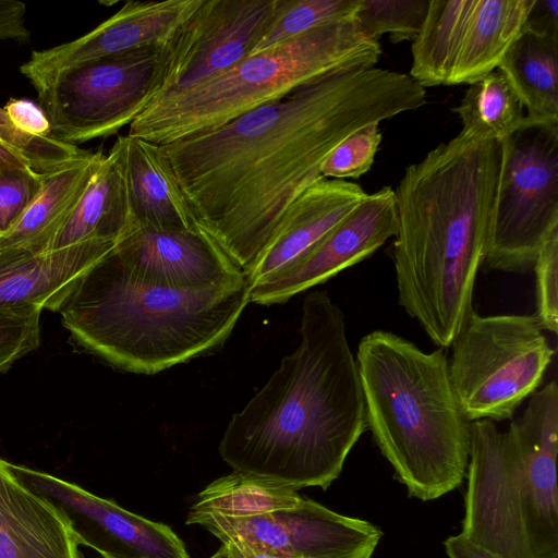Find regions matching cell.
I'll return each mask as SVG.
<instances>
[{"mask_svg":"<svg viewBox=\"0 0 558 558\" xmlns=\"http://www.w3.org/2000/svg\"><path fill=\"white\" fill-rule=\"evenodd\" d=\"M362 0H278L275 15L251 54L304 34L319 25L355 19Z\"/></svg>","mask_w":558,"mask_h":558,"instance_id":"83f0119b","label":"cell"},{"mask_svg":"<svg viewBox=\"0 0 558 558\" xmlns=\"http://www.w3.org/2000/svg\"><path fill=\"white\" fill-rule=\"evenodd\" d=\"M429 0H362L355 15L360 29L378 40L388 34L393 44L417 36L427 13Z\"/></svg>","mask_w":558,"mask_h":558,"instance_id":"f1b7e54d","label":"cell"},{"mask_svg":"<svg viewBox=\"0 0 558 558\" xmlns=\"http://www.w3.org/2000/svg\"><path fill=\"white\" fill-rule=\"evenodd\" d=\"M112 250L58 312L82 347L118 368L151 375L218 349L250 302L247 278L205 288L159 286L130 271Z\"/></svg>","mask_w":558,"mask_h":558,"instance_id":"277c9868","label":"cell"},{"mask_svg":"<svg viewBox=\"0 0 558 558\" xmlns=\"http://www.w3.org/2000/svg\"><path fill=\"white\" fill-rule=\"evenodd\" d=\"M536 313L543 330L557 333L558 320V228L543 243L533 268Z\"/></svg>","mask_w":558,"mask_h":558,"instance_id":"1f68e13d","label":"cell"},{"mask_svg":"<svg viewBox=\"0 0 558 558\" xmlns=\"http://www.w3.org/2000/svg\"><path fill=\"white\" fill-rule=\"evenodd\" d=\"M558 228V122L524 121L501 142L483 270L525 274Z\"/></svg>","mask_w":558,"mask_h":558,"instance_id":"9c48e42d","label":"cell"},{"mask_svg":"<svg viewBox=\"0 0 558 558\" xmlns=\"http://www.w3.org/2000/svg\"><path fill=\"white\" fill-rule=\"evenodd\" d=\"M202 0L128 1L84 36L34 51L21 72L38 92L61 72L89 61L162 46Z\"/></svg>","mask_w":558,"mask_h":558,"instance_id":"9a60e30c","label":"cell"},{"mask_svg":"<svg viewBox=\"0 0 558 558\" xmlns=\"http://www.w3.org/2000/svg\"><path fill=\"white\" fill-rule=\"evenodd\" d=\"M380 56L378 40L366 36L355 19L329 22L155 99L133 120L128 135L167 145L215 131L302 84L374 68Z\"/></svg>","mask_w":558,"mask_h":558,"instance_id":"52a82bcc","label":"cell"},{"mask_svg":"<svg viewBox=\"0 0 558 558\" xmlns=\"http://www.w3.org/2000/svg\"><path fill=\"white\" fill-rule=\"evenodd\" d=\"M367 193L348 180L322 178L289 207L272 240L246 275L251 287L284 270L342 221Z\"/></svg>","mask_w":558,"mask_h":558,"instance_id":"ac0fdd59","label":"cell"},{"mask_svg":"<svg viewBox=\"0 0 558 558\" xmlns=\"http://www.w3.org/2000/svg\"><path fill=\"white\" fill-rule=\"evenodd\" d=\"M449 375L470 422L512 418L555 355L535 315H468L451 344Z\"/></svg>","mask_w":558,"mask_h":558,"instance_id":"ba28073f","label":"cell"},{"mask_svg":"<svg viewBox=\"0 0 558 558\" xmlns=\"http://www.w3.org/2000/svg\"><path fill=\"white\" fill-rule=\"evenodd\" d=\"M221 543L228 548L232 558H282L255 548L240 539L228 538L222 539Z\"/></svg>","mask_w":558,"mask_h":558,"instance_id":"f35d334b","label":"cell"},{"mask_svg":"<svg viewBox=\"0 0 558 558\" xmlns=\"http://www.w3.org/2000/svg\"><path fill=\"white\" fill-rule=\"evenodd\" d=\"M379 124L366 125L338 144L320 167L326 179H357L369 171L381 143Z\"/></svg>","mask_w":558,"mask_h":558,"instance_id":"4dcf8cb0","label":"cell"},{"mask_svg":"<svg viewBox=\"0 0 558 558\" xmlns=\"http://www.w3.org/2000/svg\"><path fill=\"white\" fill-rule=\"evenodd\" d=\"M558 386L535 391L501 433L470 425L461 535L506 558L558 557Z\"/></svg>","mask_w":558,"mask_h":558,"instance_id":"8992f818","label":"cell"},{"mask_svg":"<svg viewBox=\"0 0 558 558\" xmlns=\"http://www.w3.org/2000/svg\"><path fill=\"white\" fill-rule=\"evenodd\" d=\"M209 558H232L228 548L222 545L211 557Z\"/></svg>","mask_w":558,"mask_h":558,"instance_id":"60d3db41","label":"cell"},{"mask_svg":"<svg viewBox=\"0 0 558 558\" xmlns=\"http://www.w3.org/2000/svg\"><path fill=\"white\" fill-rule=\"evenodd\" d=\"M277 5L278 0H202L161 46L157 98L198 84L250 56Z\"/></svg>","mask_w":558,"mask_h":558,"instance_id":"7c38bea8","label":"cell"},{"mask_svg":"<svg viewBox=\"0 0 558 558\" xmlns=\"http://www.w3.org/2000/svg\"><path fill=\"white\" fill-rule=\"evenodd\" d=\"M497 69L514 88L527 118L558 122V37L524 26Z\"/></svg>","mask_w":558,"mask_h":558,"instance_id":"cb8c5ba5","label":"cell"},{"mask_svg":"<svg viewBox=\"0 0 558 558\" xmlns=\"http://www.w3.org/2000/svg\"><path fill=\"white\" fill-rule=\"evenodd\" d=\"M40 311H0V373L37 349Z\"/></svg>","mask_w":558,"mask_h":558,"instance_id":"d6a6232c","label":"cell"},{"mask_svg":"<svg viewBox=\"0 0 558 558\" xmlns=\"http://www.w3.org/2000/svg\"><path fill=\"white\" fill-rule=\"evenodd\" d=\"M301 340L264 387L234 413L219 445L232 471L299 490L327 489L367 429L344 316L326 291L302 304Z\"/></svg>","mask_w":558,"mask_h":558,"instance_id":"7a4b0ae2","label":"cell"},{"mask_svg":"<svg viewBox=\"0 0 558 558\" xmlns=\"http://www.w3.org/2000/svg\"><path fill=\"white\" fill-rule=\"evenodd\" d=\"M28 168L32 169L25 157L0 140V173Z\"/></svg>","mask_w":558,"mask_h":558,"instance_id":"ab89813d","label":"cell"},{"mask_svg":"<svg viewBox=\"0 0 558 558\" xmlns=\"http://www.w3.org/2000/svg\"><path fill=\"white\" fill-rule=\"evenodd\" d=\"M425 104L426 88L409 74L345 71L160 148L198 227L247 275L338 144Z\"/></svg>","mask_w":558,"mask_h":558,"instance_id":"6da1fadb","label":"cell"},{"mask_svg":"<svg viewBox=\"0 0 558 558\" xmlns=\"http://www.w3.org/2000/svg\"><path fill=\"white\" fill-rule=\"evenodd\" d=\"M133 226L122 150L117 140L47 251L62 250L90 240L119 241Z\"/></svg>","mask_w":558,"mask_h":558,"instance_id":"44dd1931","label":"cell"},{"mask_svg":"<svg viewBox=\"0 0 558 558\" xmlns=\"http://www.w3.org/2000/svg\"><path fill=\"white\" fill-rule=\"evenodd\" d=\"M43 175L31 168L0 173V235L33 202L41 186Z\"/></svg>","mask_w":558,"mask_h":558,"instance_id":"836d02e7","label":"cell"},{"mask_svg":"<svg viewBox=\"0 0 558 558\" xmlns=\"http://www.w3.org/2000/svg\"><path fill=\"white\" fill-rule=\"evenodd\" d=\"M396 230L395 192L390 186H383L367 194L295 263L251 287L250 302L260 305L283 303L367 258L395 236Z\"/></svg>","mask_w":558,"mask_h":558,"instance_id":"5bb4252c","label":"cell"},{"mask_svg":"<svg viewBox=\"0 0 558 558\" xmlns=\"http://www.w3.org/2000/svg\"><path fill=\"white\" fill-rule=\"evenodd\" d=\"M186 524L201 525L220 541L240 539L282 558H371L383 536L371 522L307 498L292 508L258 515L190 510Z\"/></svg>","mask_w":558,"mask_h":558,"instance_id":"8fae6325","label":"cell"},{"mask_svg":"<svg viewBox=\"0 0 558 558\" xmlns=\"http://www.w3.org/2000/svg\"><path fill=\"white\" fill-rule=\"evenodd\" d=\"M444 546L449 558H506L461 534L446 538Z\"/></svg>","mask_w":558,"mask_h":558,"instance_id":"74e56055","label":"cell"},{"mask_svg":"<svg viewBox=\"0 0 558 558\" xmlns=\"http://www.w3.org/2000/svg\"><path fill=\"white\" fill-rule=\"evenodd\" d=\"M137 277L171 288H205L247 278L202 228L133 226L112 250Z\"/></svg>","mask_w":558,"mask_h":558,"instance_id":"2e32d148","label":"cell"},{"mask_svg":"<svg viewBox=\"0 0 558 558\" xmlns=\"http://www.w3.org/2000/svg\"><path fill=\"white\" fill-rule=\"evenodd\" d=\"M124 183L134 226L196 229V218L160 145L122 135Z\"/></svg>","mask_w":558,"mask_h":558,"instance_id":"ffe728a7","label":"cell"},{"mask_svg":"<svg viewBox=\"0 0 558 558\" xmlns=\"http://www.w3.org/2000/svg\"><path fill=\"white\" fill-rule=\"evenodd\" d=\"M523 109L508 78L496 69L470 84L452 111L461 121V136L501 143L524 121Z\"/></svg>","mask_w":558,"mask_h":558,"instance_id":"484cf974","label":"cell"},{"mask_svg":"<svg viewBox=\"0 0 558 558\" xmlns=\"http://www.w3.org/2000/svg\"><path fill=\"white\" fill-rule=\"evenodd\" d=\"M303 497L276 481L232 471L208 484L190 510L231 517L270 513L296 506Z\"/></svg>","mask_w":558,"mask_h":558,"instance_id":"4316f807","label":"cell"},{"mask_svg":"<svg viewBox=\"0 0 558 558\" xmlns=\"http://www.w3.org/2000/svg\"><path fill=\"white\" fill-rule=\"evenodd\" d=\"M533 3L474 0L448 85H470L496 70L524 28Z\"/></svg>","mask_w":558,"mask_h":558,"instance_id":"603a6c76","label":"cell"},{"mask_svg":"<svg viewBox=\"0 0 558 558\" xmlns=\"http://www.w3.org/2000/svg\"><path fill=\"white\" fill-rule=\"evenodd\" d=\"M474 0H429L412 41L410 76L424 88L448 85Z\"/></svg>","mask_w":558,"mask_h":558,"instance_id":"d4e9b609","label":"cell"},{"mask_svg":"<svg viewBox=\"0 0 558 558\" xmlns=\"http://www.w3.org/2000/svg\"><path fill=\"white\" fill-rule=\"evenodd\" d=\"M0 140L20 153L34 171L46 174L73 161L88 150L52 137L33 136L19 131L0 108Z\"/></svg>","mask_w":558,"mask_h":558,"instance_id":"f546056e","label":"cell"},{"mask_svg":"<svg viewBox=\"0 0 558 558\" xmlns=\"http://www.w3.org/2000/svg\"><path fill=\"white\" fill-rule=\"evenodd\" d=\"M117 242L90 240L57 251L0 245V311H58L82 276Z\"/></svg>","mask_w":558,"mask_h":558,"instance_id":"e0dca14e","label":"cell"},{"mask_svg":"<svg viewBox=\"0 0 558 558\" xmlns=\"http://www.w3.org/2000/svg\"><path fill=\"white\" fill-rule=\"evenodd\" d=\"M101 150L87 151L43 175L41 186L13 226L0 235V245L47 251L101 163Z\"/></svg>","mask_w":558,"mask_h":558,"instance_id":"7402d4cb","label":"cell"},{"mask_svg":"<svg viewBox=\"0 0 558 558\" xmlns=\"http://www.w3.org/2000/svg\"><path fill=\"white\" fill-rule=\"evenodd\" d=\"M11 123L22 133L50 137V123L41 108L25 99H11L3 107Z\"/></svg>","mask_w":558,"mask_h":558,"instance_id":"e575fe53","label":"cell"},{"mask_svg":"<svg viewBox=\"0 0 558 558\" xmlns=\"http://www.w3.org/2000/svg\"><path fill=\"white\" fill-rule=\"evenodd\" d=\"M366 425L410 497L437 499L466 475L471 422L462 412L444 348L422 351L390 331L357 348Z\"/></svg>","mask_w":558,"mask_h":558,"instance_id":"5b68a950","label":"cell"},{"mask_svg":"<svg viewBox=\"0 0 558 558\" xmlns=\"http://www.w3.org/2000/svg\"><path fill=\"white\" fill-rule=\"evenodd\" d=\"M500 159L501 143L458 134L409 165L393 190L399 304L440 348L473 310Z\"/></svg>","mask_w":558,"mask_h":558,"instance_id":"3957f363","label":"cell"},{"mask_svg":"<svg viewBox=\"0 0 558 558\" xmlns=\"http://www.w3.org/2000/svg\"><path fill=\"white\" fill-rule=\"evenodd\" d=\"M69 523L0 459V558H84Z\"/></svg>","mask_w":558,"mask_h":558,"instance_id":"d6986e66","label":"cell"},{"mask_svg":"<svg viewBox=\"0 0 558 558\" xmlns=\"http://www.w3.org/2000/svg\"><path fill=\"white\" fill-rule=\"evenodd\" d=\"M161 46L78 64L37 92L50 137L71 145L111 136L159 94Z\"/></svg>","mask_w":558,"mask_h":558,"instance_id":"30bf717a","label":"cell"},{"mask_svg":"<svg viewBox=\"0 0 558 558\" xmlns=\"http://www.w3.org/2000/svg\"><path fill=\"white\" fill-rule=\"evenodd\" d=\"M26 4L13 0H0V39L25 41L29 31L24 24Z\"/></svg>","mask_w":558,"mask_h":558,"instance_id":"d590c367","label":"cell"},{"mask_svg":"<svg viewBox=\"0 0 558 558\" xmlns=\"http://www.w3.org/2000/svg\"><path fill=\"white\" fill-rule=\"evenodd\" d=\"M9 468L60 512L80 545L95 549L102 558H190L170 526L49 473L10 462Z\"/></svg>","mask_w":558,"mask_h":558,"instance_id":"4fadbf2b","label":"cell"},{"mask_svg":"<svg viewBox=\"0 0 558 558\" xmlns=\"http://www.w3.org/2000/svg\"><path fill=\"white\" fill-rule=\"evenodd\" d=\"M524 26L558 37V0H534Z\"/></svg>","mask_w":558,"mask_h":558,"instance_id":"8d00e7d4","label":"cell"}]
</instances>
